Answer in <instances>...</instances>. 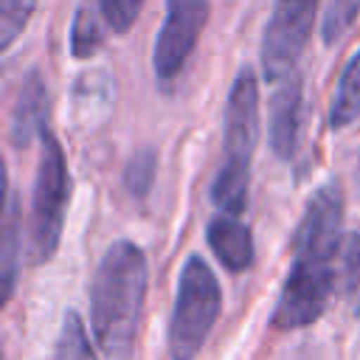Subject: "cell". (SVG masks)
Masks as SVG:
<instances>
[{
    "instance_id": "1",
    "label": "cell",
    "mask_w": 360,
    "mask_h": 360,
    "mask_svg": "<svg viewBox=\"0 0 360 360\" xmlns=\"http://www.w3.org/2000/svg\"><path fill=\"white\" fill-rule=\"evenodd\" d=\"M292 248V267L270 315L276 329L309 326L332 301L343 250V191L338 183H323L309 197Z\"/></svg>"
},
{
    "instance_id": "2",
    "label": "cell",
    "mask_w": 360,
    "mask_h": 360,
    "mask_svg": "<svg viewBox=\"0 0 360 360\" xmlns=\"http://www.w3.org/2000/svg\"><path fill=\"white\" fill-rule=\"evenodd\" d=\"M146 256L135 242H112L90 281V326L107 360H129L143 301Z\"/></svg>"
},
{
    "instance_id": "3",
    "label": "cell",
    "mask_w": 360,
    "mask_h": 360,
    "mask_svg": "<svg viewBox=\"0 0 360 360\" xmlns=\"http://www.w3.org/2000/svg\"><path fill=\"white\" fill-rule=\"evenodd\" d=\"M259 141V84L253 68H242L225 104V160L214 177L211 200L222 214L239 217L248 202L250 158Z\"/></svg>"
},
{
    "instance_id": "4",
    "label": "cell",
    "mask_w": 360,
    "mask_h": 360,
    "mask_svg": "<svg viewBox=\"0 0 360 360\" xmlns=\"http://www.w3.org/2000/svg\"><path fill=\"white\" fill-rule=\"evenodd\" d=\"M222 309V290L202 256L191 253L177 278V295L169 321L172 360H194L208 340Z\"/></svg>"
},
{
    "instance_id": "5",
    "label": "cell",
    "mask_w": 360,
    "mask_h": 360,
    "mask_svg": "<svg viewBox=\"0 0 360 360\" xmlns=\"http://www.w3.org/2000/svg\"><path fill=\"white\" fill-rule=\"evenodd\" d=\"M70 197V174L65 163L62 143L53 132H42V152L37 163V177L31 188V217H28V262H48L62 236L65 208Z\"/></svg>"
},
{
    "instance_id": "6",
    "label": "cell",
    "mask_w": 360,
    "mask_h": 360,
    "mask_svg": "<svg viewBox=\"0 0 360 360\" xmlns=\"http://www.w3.org/2000/svg\"><path fill=\"white\" fill-rule=\"evenodd\" d=\"M318 0H276L262 37V73L267 82H281L295 73V65L309 42Z\"/></svg>"
},
{
    "instance_id": "7",
    "label": "cell",
    "mask_w": 360,
    "mask_h": 360,
    "mask_svg": "<svg viewBox=\"0 0 360 360\" xmlns=\"http://www.w3.org/2000/svg\"><path fill=\"white\" fill-rule=\"evenodd\" d=\"M208 20V0H166V20L155 37V73L160 82L174 79L188 62Z\"/></svg>"
},
{
    "instance_id": "8",
    "label": "cell",
    "mask_w": 360,
    "mask_h": 360,
    "mask_svg": "<svg viewBox=\"0 0 360 360\" xmlns=\"http://www.w3.org/2000/svg\"><path fill=\"white\" fill-rule=\"evenodd\" d=\"M301 110H304V84L301 76L292 73L278 82V90L273 93L270 101V146L281 160H290L298 149Z\"/></svg>"
},
{
    "instance_id": "9",
    "label": "cell",
    "mask_w": 360,
    "mask_h": 360,
    "mask_svg": "<svg viewBox=\"0 0 360 360\" xmlns=\"http://www.w3.org/2000/svg\"><path fill=\"white\" fill-rule=\"evenodd\" d=\"M48 124V87L37 70H31L17 90L11 107V141L14 146H28L34 138H42Z\"/></svg>"
},
{
    "instance_id": "10",
    "label": "cell",
    "mask_w": 360,
    "mask_h": 360,
    "mask_svg": "<svg viewBox=\"0 0 360 360\" xmlns=\"http://www.w3.org/2000/svg\"><path fill=\"white\" fill-rule=\"evenodd\" d=\"M208 248L219 259V264L231 273H242L253 264V236L245 222L233 214H219L208 222L205 231Z\"/></svg>"
},
{
    "instance_id": "11",
    "label": "cell",
    "mask_w": 360,
    "mask_h": 360,
    "mask_svg": "<svg viewBox=\"0 0 360 360\" xmlns=\"http://www.w3.org/2000/svg\"><path fill=\"white\" fill-rule=\"evenodd\" d=\"M22 256V225H20V205L17 197L8 194L6 200V217H3V239H0V278H3V295L11 298L17 264Z\"/></svg>"
},
{
    "instance_id": "12",
    "label": "cell",
    "mask_w": 360,
    "mask_h": 360,
    "mask_svg": "<svg viewBox=\"0 0 360 360\" xmlns=\"http://www.w3.org/2000/svg\"><path fill=\"white\" fill-rule=\"evenodd\" d=\"M360 118V51L349 59V65L340 73L332 107H329V127L343 129Z\"/></svg>"
},
{
    "instance_id": "13",
    "label": "cell",
    "mask_w": 360,
    "mask_h": 360,
    "mask_svg": "<svg viewBox=\"0 0 360 360\" xmlns=\"http://www.w3.org/2000/svg\"><path fill=\"white\" fill-rule=\"evenodd\" d=\"M53 360H98L93 346H90L87 326H84L82 315L73 312V309L65 312V318H62V329H59V338H56Z\"/></svg>"
},
{
    "instance_id": "14",
    "label": "cell",
    "mask_w": 360,
    "mask_h": 360,
    "mask_svg": "<svg viewBox=\"0 0 360 360\" xmlns=\"http://www.w3.org/2000/svg\"><path fill=\"white\" fill-rule=\"evenodd\" d=\"M104 39V28L98 22V14L90 3H82L76 8L73 25H70V53L76 59H90Z\"/></svg>"
},
{
    "instance_id": "15",
    "label": "cell",
    "mask_w": 360,
    "mask_h": 360,
    "mask_svg": "<svg viewBox=\"0 0 360 360\" xmlns=\"http://www.w3.org/2000/svg\"><path fill=\"white\" fill-rule=\"evenodd\" d=\"M155 172H158V152L152 146H143L138 149L127 169H124V186L132 197H146L152 183H155Z\"/></svg>"
},
{
    "instance_id": "16",
    "label": "cell",
    "mask_w": 360,
    "mask_h": 360,
    "mask_svg": "<svg viewBox=\"0 0 360 360\" xmlns=\"http://www.w3.org/2000/svg\"><path fill=\"white\" fill-rule=\"evenodd\" d=\"M37 0H0V51H8L31 20Z\"/></svg>"
},
{
    "instance_id": "17",
    "label": "cell",
    "mask_w": 360,
    "mask_h": 360,
    "mask_svg": "<svg viewBox=\"0 0 360 360\" xmlns=\"http://www.w3.org/2000/svg\"><path fill=\"white\" fill-rule=\"evenodd\" d=\"M360 11V0H332L323 17V28L321 37L326 45H335L346 37V31L354 25V17Z\"/></svg>"
},
{
    "instance_id": "18",
    "label": "cell",
    "mask_w": 360,
    "mask_h": 360,
    "mask_svg": "<svg viewBox=\"0 0 360 360\" xmlns=\"http://www.w3.org/2000/svg\"><path fill=\"white\" fill-rule=\"evenodd\" d=\"M141 6H143V0H98V8H101L104 22L115 34H127L132 28Z\"/></svg>"
}]
</instances>
